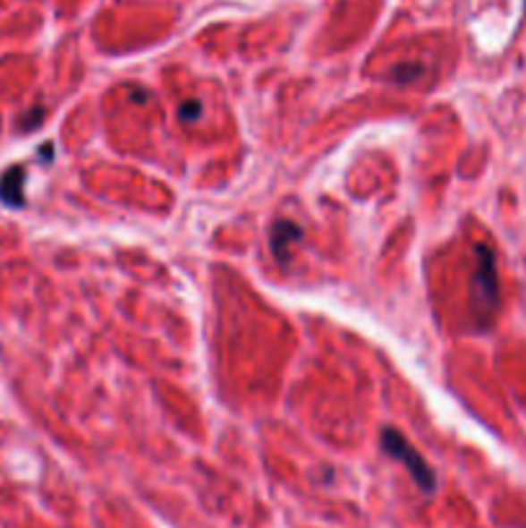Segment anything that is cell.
Returning a JSON list of instances; mask_svg holds the SVG:
<instances>
[{
    "label": "cell",
    "instance_id": "6da1fadb",
    "mask_svg": "<svg viewBox=\"0 0 526 528\" xmlns=\"http://www.w3.org/2000/svg\"><path fill=\"white\" fill-rule=\"evenodd\" d=\"M501 284L496 268V253L488 245H475V271L470 278V312L475 322L485 328L498 312Z\"/></svg>",
    "mask_w": 526,
    "mask_h": 528
},
{
    "label": "cell",
    "instance_id": "7a4b0ae2",
    "mask_svg": "<svg viewBox=\"0 0 526 528\" xmlns=\"http://www.w3.org/2000/svg\"><path fill=\"white\" fill-rule=\"evenodd\" d=\"M382 448H385L387 456H393L400 464L408 466L411 477L416 480V485L420 487L426 495L437 490V474H434V469L428 466V462L418 454L416 448H413V444H411L403 433H397L394 428H385V430H382Z\"/></svg>",
    "mask_w": 526,
    "mask_h": 528
},
{
    "label": "cell",
    "instance_id": "3957f363",
    "mask_svg": "<svg viewBox=\"0 0 526 528\" xmlns=\"http://www.w3.org/2000/svg\"><path fill=\"white\" fill-rule=\"evenodd\" d=\"M302 240V227L294 225L292 219H279L271 233H268V245H271V253L276 255L279 263H286L289 260V253L294 248V243Z\"/></svg>",
    "mask_w": 526,
    "mask_h": 528
},
{
    "label": "cell",
    "instance_id": "277c9868",
    "mask_svg": "<svg viewBox=\"0 0 526 528\" xmlns=\"http://www.w3.org/2000/svg\"><path fill=\"white\" fill-rule=\"evenodd\" d=\"M23 183H26V170L21 166H13L0 175V201L8 207H23L26 196H23Z\"/></svg>",
    "mask_w": 526,
    "mask_h": 528
},
{
    "label": "cell",
    "instance_id": "5b68a950",
    "mask_svg": "<svg viewBox=\"0 0 526 528\" xmlns=\"http://www.w3.org/2000/svg\"><path fill=\"white\" fill-rule=\"evenodd\" d=\"M178 116L181 122H197V116H201V101H186L178 106Z\"/></svg>",
    "mask_w": 526,
    "mask_h": 528
},
{
    "label": "cell",
    "instance_id": "8992f818",
    "mask_svg": "<svg viewBox=\"0 0 526 528\" xmlns=\"http://www.w3.org/2000/svg\"><path fill=\"white\" fill-rule=\"evenodd\" d=\"M42 119H44V108H34V111H31L29 116H23V127L21 129H26V132H29V129H37L39 124H42Z\"/></svg>",
    "mask_w": 526,
    "mask_h": 528
},
{
    "label": "cell",
    "instance_id": "52a82bcc",
    "mask_svg": "<svg viewBox=\"0 0 526 528\" xmlns=\"http://www.w3.org/2000/svg\"><path fill=\"white\" fill-rule=\"evenodd\" d=\"M394 75H400V83H405V81H413L416 75H420V67H400V70H394Z\"/></svg>",
    "mask_w": 526,
    "mask_h": 528
}]
</instances>
